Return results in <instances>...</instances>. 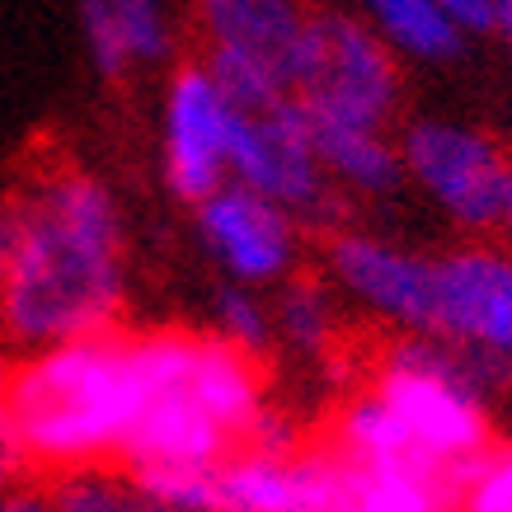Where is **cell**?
Returning <instances> with one entry per match:
<instances>
[{
    "instance_id": "obj_8",
    "label": "cell",
    "mask_w": 512,
    "mask_h": 512,
    "mask_svg": "<svg viewBox=\"0 0 512 512\" xmlns=\"http://www.w3.org/2000/svg\"><path fill=\"white\" fill-rule=\"evenodd\" d=\"M231 184L287 207L296 221H329V212H339V193L315 156L311 118L296 99H282L273 109H240Z\"/></svg>"
},
{
    "instance_id": "obj_12",
    "label": "cell",
    "mask_w": 512,
    "mask_h": 512,
    "mask_svg": "<svg viewBox=\"0 0 512 512\" xmlns=\"http://www.w3.org/2000/svg\"><path fill=\"white\" fill-rule=\"evenodd\" d=\"M437 320L433 339L512 362V259L503 249L466 245L433 259Z\"/></svg>"
},
{
    "instance_id": "obj_2",
    "label": "cell",
    "mask_w": 512,
    "mask_h": 512,
    "mask_svg": "<svg viewBox=\"0 0 512 512\" xmlns=\"http://www.w3.org/2000/svg\"><path fill=\"white\" fill-rule=\"evenodd\" d=\"M0 409L24 456V475L52 484L76 470L123 466L141 414L137 329L15 353L0 367Z\"/></svg>"
},
{
    "instance_id": "obj_21",
    "label": "cell",
    "mask_w": 512,
    "mask_h": 512,
    "mask_svg": "<svg viewBox=\"0 0 512 512\" xmlns=\"http://www.w3.org/2000/svg\"><path fill=\"white\" fill-rule=\"evenodd\" d=\"M466 33H494V10L498 0H437Z\"/></svg>"
},
{
    "instance_id": "obj_19",
    "label": "cell",
    "mask_w": 512,
    "mask_h": 512,
    "mask_svg": "<svg viewBox=\"0 0 512 512\" xmlns=\"http://www.w3.org/2000/svg\"><path fill=\"white\" fill-rule=\"evenodd\" d=\"M47 494H52V512H160L137 484V475L123 466L62 475L47 484Z\"/></svg>"
},
{
    "instance_id": "obj_13",
    "label": "cell",
    "mask_w": 512,
    "mask_h": 512,
    "mask_svg": "<svg viewBox=\"0 0 512 512\" xmlns=\"http://www.w3.org/2000/svg\"><path fill=\"white\" fill-rule=\"evenodd\" d=\"M80 29L104 80H123L141 66H165L179 47L170 0H80Z\"/></svg>"
},
{
    "instance_id": "obj_16",
    "label": "cell",
    "mask_w": 512,
    "mask_h": 512,
    "mask_svg": "<svg viewBox=\"0 0 512 512\" xmlns=\"http://www.w3.org/2000/svg\"><path fill=\"white\" fill-rule=\"evenodd\" d=\"M357 19L376 29L395 57L414 62H451L466 47V29L437 0H357Z\"/></svg>"
},
{
    "instance_id": "obj_7",
    "label": "cell",
    "mask_w": 512,
    "mask_h": 512,
    "mask_svg": "<svg viewBox=\"0 0 512 512\" xmlns=\"http://www.w3.org/2000/svg\"><path fill=\"white\" fill-rule=\"evenodd\" d=\"M235 123L240 109L198 57L174 66L160 104V174L179 202L198 207L231 184Z\"/></svg>"
},
{
    "instance_id": "obj_10",
    "label": "cell",
    "mask_w": 512,
    "mask_h": 512,
    "mask_svg": "<svg viewBox=\"0 0 512 512\" xmlns=\"http://www.w3.org/2000/svg\"><path fill=\"white\" fill-rule=\"evenodd\" d=\"M193 226H198V245L207 249V259L235 287L278 292L282 282L301 273V221L287 207L240 184H226L207 202H198Z\"/></svg>"
},
{
    "instance_id": "obj_5",
    "label": "cell",
    "mask_w": 512,
    "mask_h": 512,
    "mask_svg": "<svg viewBox=\"0 0 512 512\" xmlns=\"http://www.w3.org/2000/svg\"><path fill=\"white\" fill-rule=\"evenodd\" d=\"M400 94V57L376 38V29L348 10H315L306 57L296 71V104L315 123L386 132L400 109Z\"/></svg>"
},
{
    "instance_id": "obj_14",
    "label": "cell",
    "mask_w": 512,
    "mask_h": 512,
    "mask_svg": "<svg viewBox=\"0 0 512 512\" xmlns=\"http://www.w3.org/2000/svg\"><path fill=\"white\" fill-rule=\"evenodd\" d=\"M311 118V113H306ZM315 156L320 170L334 184V193H353V198H390L400 193L409 179L400 160V141H390L386 132L372 127H343V123H315Z\"/></svg>"
},
{
    "instance_id": "obj_20",
    "label": "cell",
    "mask_w": 512,
    "mask_h": 512,
    "mask_svg": "<svg viewBox=\"0 0 512 512\" xmlns=\"http://www.w3.org/2000/svg\"><path fill=\"white\" fill-rule=\"evenodd\" d=\"M461 512H512V447H494L461 498Z\"/></svg>"
},
{
    "instance_id": "obj_3",
    "label": "cell",
    "mask_w": 512,
    "mask_h": 512,
    "mask_svg": "<svg viewBox=\"0 0 512 512\" xmlns=\"http://www.w3.org/2000/svg\"><path fill=\"white\" fill-rule=\"evenodd\" d=\"M141 414L123 470H217L254 442L268 404L264 362L207 329H137Z\"/></svg>"
},
{
    "instance_id": "obj_23",
    "label": "cell",
    "mask_w": 512,
    "mask_h": 512,
    "mask_svg": "<svg viewBox=\"0 0 512 512\" xmlns=\"http://www.w3.org/2000/svg\"><path fill=\"white\" fill-rule=\"evenodd\" d=\"M494 33L508 43V52H512V0H498V10H494Z\"/></svg>"
},
{
    "instance_id": "obj_17",
    "label": "cell",
    "mask_w": 512,
    "mask_h": 512,
    "mask_svg": "<svg viewBox=\"0 0 512 512\" xmlns=\"http://www.w3.org/2000/svg\"><path fill=\"white\" fill-rule=\"evenodd\" d=\"M273 329H278V343L292 348L296 357H311V362H325L339 348V296L329 287V278H315V273H296L273 292Z\"/></svg>"
},
{
    "instance_id": "obj_15",
    "label": "cell",
    "mask_w": 512,
    "mask_h": 512,
    "mask_svg": "<svg viewBox=\"0 0 512 512\" xmlns=\"http://www.w3.org/2000/svg\"><path fill=\"white\" fill-rule=\"evenodd\" d=\"M339 512H461V484L437 470L362 466L343 456Z\"/></svg>"
},
{
    "instance_id": "obj_18",
    "label": "cell",
    "mask_w": 512,
    "mask_h": 512,
    "mask_svg": "<svg viewBox=\"0 0 512 512\" xmlns=\"http://www.w3.org/2000/svg\"><path fill=\"white\" fill-rule=\"evenodd\" d=\"M207 334L221 343H231L235 353L264 362L278 348V329H273V301L259 296L254 287H235L221 282L212 301H207Z\"/></svg>"
},
{
    "instance_id": "obj_6",
    "label": "cell",
    "mask_w": 512,
    "mask_h": 512,
    "mask_svg": "<svg viewBox=\"0 0 512 512\" xmlns=\"http://www.w3.org/2000/svg\"><path fill=\"white\" fill-rule=\"evenodd\" d=\"M404 174L480 235H512V156L489 132L451 118H414L400 132Z\"/></svg>"
},
{
    "instance_id": "obj_1",
    "label": "cell",
    "mask_w": 512,
    "mask_h": 512,
    "mask_svg": "<svg viewBox=\"0 0 512 512\" xmlns=\"http://www.w3.org/2000/svg\"><path fill=\"white\" fill-rule=\"evenodd\" d=\"M132 240L123 198L71 156L0 188V343L38 353L123 325Z\"/></svg>"
},
{
    "instance_id": "obj_22",
    "label": "cell",
    "mask_w": 512,
    "mask_h": 512,
    "mask_svg": "<svg viewBox=\"0 0 512 512\" xmlns=\"http://www.w3.org/2000/svg\"><path fill=\"white\" fill-rule=\"evenodd\" d=\"M0 512H52V494L38 480H19L0 494Z\"/></svg>"
},
{
    "instance_id": "obj_11",
    "label": "cell",
    "mask_w": 512,
    "mask_h": 512,
    "mask_svg": "<svg viewBox=\"0 0 512 512\" xmlns=\"http://www.w3.org/2000/svg\"><path fill=\"white\" fill-rule=\"evenodd\" d=\"M343 456L329 442L287 456L240 451L212 470V512H339Z\"/></svg>"
},
{
    "instance_id": "obj_9",
    "label": "cell",
    "mask_w": 512,
    "mask_h": 512,
    "mask_svg": "<svg viewBox=\"0 0 512 512\" xmlns=\"http://www.w3.org/2000/svg\"><path fill=\"white\" fill-rule=\"evenodd\" d=\"M325 278L367 315L433 339L437 320V273L433 259L404 249L372 231H329L325 240Z\"/></svg>"
},
{
    "instance_id": "obj_4",
    "label": "cell",
    "mask_w": 512,
    "mask_h": 512,
    "mask_svg": "<svg viewBox=\"0 0 512 512\" xmlns=\"http://www.w3.org/2000/svg\"><path fill=\"white\" fill-rule=\"evenodd\" d=\"M315 10L306 0H193L198 62L235 109H273L296 99Z\"/></svg>"
}]
</instances>
